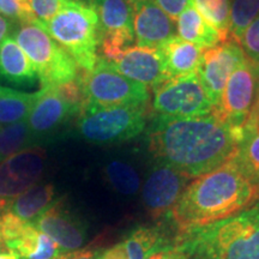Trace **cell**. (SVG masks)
Returning a JSON list of instances; mask_svg holds the SVG:
<instances>
[{
    "instance_id": "cell-40",
    "label": "cell",
    "mask_w": 259,
    "mask_h": 259,
    "mask_svg": "<svg viewBox=\"0 0 259 259\" xmlns=\"http://www.w3.org/2000/svg\"><path fill=\"white\" fill-rule=\"evenodd\" d=\"M251 127L259 128V105H258L257 108L254 109V112L252 113V116H251L250 121H248L247 128H251Z\"/></svg>"
},
{
    "instance_id": "cell-2",
    "label": "cell",
    "mask_w": 259,
    "mask_h": 259,
    "mask_svg": "<svg viewBox=\"0 0 259 259\" xmlns=\"http://www.w3.org/2000/svg\"><path fill=\"white\" fill-rule=\"evenodd\" d=\"M258 200L259 187L232 158L190 181L169 218L178 232L186 233L235 215Z\"/></svg>"
},
{
    "instance_id": "cell-34",
    "label": "cell",
    "mask_w": 259,
    "mask_h": 259,
    "mask_svg": "<svg viewBox=\"0 0 259 259\" xmlns=\"http://www.w3.org/2000/svg\"><path fill=\"white\" fill-rule=\"evenodd\" d=\"M161 10H163L171 19L177 21L178 16L189 5L190 0H151Z\"/></svg>"
},
{
    "instance_id": "cell-17",
    "label": "cell",
    "mask_w": 259,
    "mask_h": 259,
    "mask_svg": "<svg viewBox=\"0 0 259 259\" xmlns=\"http://www.w3.org/2000/svg\"><path fill=\"white\" fill-rule=\"evenodd\" d=\"M109 64L125 77L145 87L154 88L167 79L157 48L128 46L118 59Z\"/></svg>"
},
{
    "instance_id": "cell-27",
    "label": "cell",
    "mask_w": 259,
    "mask_h": 259,
    "mask_svg": "<svg viewBox=\"0 0 259 259\" xmlns=\"http://www.w3.org/2000/svg\"><path fill=\"white\" fill-rule=\"evenodd\" d=\"M27 120L0 126V163L18 151L34 147Z\"/></svg>"
},
{
    "instance_id": "cell-39",
    "label": "cell",
    "mask_w": 259,
    "mask_h": 259,
    "mask_svg": "<svg viewBox=\"0 0 259 259\" xmlns=\"http://www.w3.org/2000/svg\"><path fill=\"white\" fill-rule=\"evenodd\" d=\"M12 28H14V23L11 19L0 14V45L5 38H8V35L12 31Z\"/></svg>"
},
{
    "instance_id": "cell-4",
    "label": "cell",
    "mask_w": 259,
    "mask_h": 259,
    "mask_svg": "<svg viewBox=\"0 0 259 259\" xmlns=\"http://www.w3.org/2000/svg\"><path fill=\"white\" fill-rule=\"evenodd\" d=\"M42 25L79 69L89 72L95 67L99 60L100 27L94 6L69 0L50 22Z\"/></svg>"
},
{
    "instance_id": "cell-38",
    "label": "cell",
    "mask_w": 259,
    "mask_h": 259,
    "mask_svg": "<svg viewBox=\"0 0 259 259\" xmlns=\"http://www.w3.org/2000/svg\"><path fill=\"white\" fill-rule=\"evenodd\" d=\"M0 14L18 23V14L14 0H0Z\"/></svg>"
},
{
    "instance_id": "cell-29",
    "label": "cell",
    "mask_w": 259,
    "mask_h": 259,
    "mask_svg": "<svg viewBox=\"0 0 259 259\" xmlns=\"http://www.w3.org/2000/svg\"><path fill=\"white\" fill-rule=\"evenodd\" d=\"M200 16L219 32L221 40L229 38V0H192Z\"/></svg>"
},
{
    "instance_id": "cell-16",
    "label": "cell",
    "mask_w": 259,
    "mask_h": 259,
    "mask_svg": "<svg viewBox=\"0 0 259 259\" xmlns=\"http://www.w3.org/2000/svg\"><path fill=\"white\" fill-rule=\"evenodd\" d=\"M79 112L58 95L53 87L42 88L27 122L34 142L54 134Z\"/></svg>"
},
{
    "instance_id": "cell-18",
    "label": "cell",
    "mask_w": 259,
    "mask_h": 259,
    "mask_svg": "<svg viewBox=\"0 0 259 259\" xmlns=\"http://www.w3.org/2000/svg\"><path fill=\"white\" fill-rule=\"evenodd\" d=\"M167 79L198 72L204 50L179 36H174L157 48Z\"/></svg>"
},
{
    "instance_id": "cell-43",
    "label": "cell",
    "mask_w": 259,
    "mask_h": 259,
    "mask_svg": "<svg viewBox=\"0 0 259 259\" xmlns=\"http://www.w3.org/2000/svg\"><path fill=\"white\" fill-rule=\"evenodd\" d=\"M258 76H259V70H258ZM259 105V80H258V92H257V99H255V103H254V107H253V111H252V113L254 112V109L257 108ZM252 116V115H251Z\"/></svg>"
},
{
    "instance_id": "cell-23",
    "label": "cell",
    "mask_w": 259,
    "mask_h": 259,
    "mask_svg": "<svg viewBox=\"0 0 259 259\" xmlns=\"http://www.w3.org/2000/svg\"><path fill=\"white\" fill-rule=\"evenodd\" d=\"M56 190L52 184H35L10 203L9 210L23 222L31 223L53 204Z\"/></svg>"
},
{
    "instance_id": "cell-24",
    "label": "cell",
    "mask_w": 259,
    "mask_h": 259,
    "mask_svg": "<svg viewBox=\"0 0 259 259\" xmlns=\"http://www.w3.org/2000/svg\"><path fill=\"white\" fill-rule=\"evenodd\" d=\"M40 92L23 93L0 85V126L27 120Z\"/></svg>"
},
{
    "instance_id": "cell-1",
    "label": "cell",
    "mask_w": 259,
    "mask_h": 259,
    "mask_svg": "<svg viewBox=\"0 0 259 259\" xmlns=\"http://www.w3.org/2000/svg\"><path fill=\"white\" fill-rule=\"evenodd\" d=\"M149 150L190 179L221 167L235 156L241 138L209 114L197 118L156 115L148 132Z\"/></svg>"
},
{
    "instance_id": "cell-22",
    "label": "cell",
    "mask_w": 259,
    "mask_h": 259,
    "mask_svg": "<svg viewBox=\"0 0 259 259\" xmlns=\"http://www.w3.org/2000/svg\"><path fill=\"white\" fill-rule=\"evenodd\" d=\"M178 236L170 239L161 226H139L130 232L121 242L128 259H147L160 248L176 241Z\"/></svg>"
},
{
    "instance_id": "cell-14",
    "label": "cell",
    "mask_w": 259,
    "mask_h": 259,
    "mask_svg": "<svg viewBox=\"0 0 259 259\" xmlns=\"http://www.w3.org/2000/svg\"><path fill=\"white\" fill-rule=\"evenodd\" d=\"M31 225L53 239L63 252L80 250L87 241L85 223L63 202L56 200Z\"/></svg>"
},
{
    "instance_id": "cell-11",
    "label": "cell",
    "mask_w": 259,
    "mask_h": 259,
    "mask_svg": "<svg viewBox=\"0 0 259 259\" xmlns=\"http://www.w3.org/2000/svg\"><path fill=\"white\" fill-rule=\"evenodd\" d=\"M46 153L38 147L18 151L0 163V208L9 209L19 194L38 183L45 170Z\"/></svg>"
},
{
    "instance_id": "cell-20",
    "label": "cell",
    "mask_w": 259,
    "mask_h": 259,
    "mask_svg": "<svg viewBox=\"0 0 259 259\" xmlns=\"http://www.w3.org/2000/svg\"><path fill=\"white\" fill-rule=\"evenodd\" d=\"M177 32L183 40L189 41L202 50H209L222 42L216 29H213L194 8L192 0H190L189 5L178 16Z\"/></svg>"
},
{
    "instance_id": "cell-31",
    "label": "cell",
    "mask_w": 259,
    "mask_h": 259,
    "mask_svg": "<svg viewBox=\"0 0 259 259\" xmlns=\"http://www.w3.org/2000/svg\"><path fill=\"white\" fill-rule=\"evenodd\" d=\"M53 88L65 102L69 103L70 106H72L73 108H76L80 113L84 106V93L79 73L76 79L59 84V85L53 87Z\"/></svg>"
},
{
    "instance_id": "cell-3",
    "label": "cell",
    "mask_w": 259,
    "mask_h": 259,
    "mask_svg": "<svg viewBox=\"0 0 259 259\" xmlns=\"http://www.w3.org/2000/svg\"><path fill=\"white\" fill-rule=\"evenodd\" d=\"M179 234L192 259H259V200L221 221Z\"/></svg>"
},
{
    "instance_id": "cell-8",
    "label": "cell",
    "mask_w": 259,
    "mask_h": 259,
    "mask_svg": "<svg viewBox=\"0 0 259 259\" xmlns=\"http://www.w3.org/2000/svg\"><path fill=\"white\" fill-rule=\"evenodd\" d=\"M258 70L245 58L229 76L220 103L213 108L212 114L232 127L239 137L245 138L246 128L257 99Z\"/></svg>"
},
{
    "instance_id": "cell-42",
    "label": "cell",
    "mask_w": 259,
    "mask_h": 259,
    "mask_svg": "<svg viewBox=\"0 0 259 259\" xmlns=\"http://www.w3.org/2000/svg\"><path fill=\"white\" fill-rule=\"evenodd\" d=\"M74 2H78V3H82V4L94 6V3H95V0H74Z\"/></svg>"
},
{
    "instance_id": "cell-36",
    "label": "cell",
    "mask_w": 259,
    "mask_h": 259,
    "mask_svg": "<svg viewBox=\"0 0 259 259\" xmlns=\"http://www.w3.org/2000/svg\"><path fill=\"white\" fill-rule=\"evenodd\" d=\"M102 251L94 248V250H89V248H80L77 251L71 252H64L61 253L57 259H100L101 257Z\"/></svg>"
},
{
    "instance_id": "cell-6",
    "label": "cell",
    "mask_w": 259,
    "mask_h": 259,
    "mask_svg": "<svg viewBox=\"0 0 259 259\" xmlns=\"http://www.w3.org/2000/svg\"><path fill=\"white\" fill-rule=\"evenodd\" d=\"M145 111V105L84 106L77 121V131L84 141L97 145L131 141L147 126Z\"/></svg>"
},
{
    "instance_id": "cell-44",
    "label": "cell",
    "mask_w": 259,
    "mask_h": 259,
    "mask_svg": "<svg viewBox=\"0 0 259 259\" xmlns=\"http://www.w3.org/2000/svg\"><path fill=\"white\" fill-rule=\"evenodd\" d=\"M126 2H127L131 6H134L135 4H137L138 2H141V0H126Z\"/></svg>"
},
{
    "instance_id": "cell-12",
    "label": "cell",
    "mask_w": 259,
    "mask_h": 259,
    "mask_svg": "<svg viewBox=\"0 0 259 259\" xmlns=\"http://www.w3.org/2000/svg\"><path fill=\"white\" fill-rule=\"evenodd\" d=\"M190 180L174 167L156 161L142 187V200L149 215L156 220L169 218Z\"/></svg>"
},
{
    "instance_id": "cell-10",
    "label": "cell",
    "mask_w": 259,
    "mask_h": 259,
    "mask_svg": "<svg viewBox=\"0 0 259 259\" xmlns=\"http://www.w3.org/2000/svg\"><path fill=\"white\" fill-rule=\"evenodd\" d=\"M102 59L114 61L135 40L132 6L126 0H95Z\"/></svg>"
},
{
    "instance_id": "cell-33",
    "label": "cell",
    "mask_w": 259,
    "mask_h": 259,
    "mask_svg": "<svg viewBox=\"0 0 259 259\" xmlns=\"http://www.w3.org/2000/svg\"><path fill=\"white\" fill-rule=\"evenodd\" d=\"M147 259H192V254L179 234L176 241L160 248Z\"/></svg>"
},
{
    "instance_id": "cell-19",
    "label": "cell",
    "mask_w": 259,
    "mask_h": 259,
    "mask_svg": "<svg viewBox=\"0 0 259 259\" xmlns=\"http://www.w3.org/2000/svg\"><path fill=\"white\" fill-rule=\"evenodd\" d=\"M0 77L15 85H30L37 78L30 60L12 37L0 45Z\"/></svg>"
},
{
    "instance_id": "cell-21",
    "label": "cell",
    "mask_w": 259,
    "mask_h": 259,
    "mask_svg": "<svg viewBox=\"0 0 259 259\" xmlns=\"http://www.w3.org/2000/svg\"><path fill=\"white\" fill-rule=\"evenodd\" d=\"M6 250L16 252L21 259H57L64 253L53 239L31 223H27L21 235Z\"/></svg>"
},
{
    "instance_id": "cell-25",
    "label": "cell",
    "mask_w": 259,
    "mask_h": 259,
    "mask_svg": "<svg viewBox=\"0 0 259 259\" xmlns=\"http://www.w3.org/2000/svg\"><path fill=\"white\" fill-rule=\"evenodd\" d=\"M233 160L242 173L259 187V128L248 130Z\"/></svg>"
},
{
    "instance_id": "cell-30",
    "label": "cell",
    "mask_w": 259,
    "mask_h": 259,
    "mask_svg": "<svg viewBox=\"0 0 259 259\" xmlns=\"http://www.w3.org/2000/svg\"><path fill=\"white\" fill-rule=\"evenodd\" d=\"M236 44L244 52L246 59L259 70V16L246 29Z\"/></svg>"
},
{
    "instance_id": "cell-15",
    "label": "cell",
    "mask_w": 259,
    "mask_h": 259,
    "mask_svg": "<svg viewBox=\"0 0 259 259\" xmlns=\"http://www.w3.org/2000/svg\"><path fill=\"white\" fill-rule=\"evenodd\" d=\"M132 25L137 46L158 48L176 36V21L151 0H141L132 6Z\"/></svg>"
},
{
    "instance_id": "cell-28",
    "label": "cell",
    "mask_w": 259,
    "mask_h": 259,
    "mask_svg": "<svg viewBox=\"0 0 259 259\" xmlns=\"http://www.w3.org/2000/svg\"><path fill=\"white\" fill-rule=\"evenodd\" d=\"M259 16V0H229V38L238 42Z\"/></svg>"
},
{
    "instance_id": "cell-9",
    "label": "cell",
    "mask_w": 259,
    "mask_h": 259,
    "mask_svg": "<svg viewBox=\"0 0 259 259\" xmlns=\"http://www.w3.org/2000/svg\"><path fill=\"white\" fill-rule=\"evenodd\" d=\"M151 106L157 115L197 118L211 114L213 103L200 82L198 73L166 79L153 88Z\"/></svg>"
},
{
    "instance_id": "cell-41",
    "label": "cell",
    "mask_w": 259,
    "mask_h": 259,
    "mask_svg": "<svg viewBox=\"0 0 259 259\" xmlns=\"http://www.w3.org/2000/svg\"><path fill=\"white\" fill-rule=\"evenodd\" d=\"M0 259H21L19 255L14 251L0 252Z\"/></svg>"
},
{
    "instance_id": "cell-35",
    "label": "cell",
    "mask_w": 259,
    "mask_h": 259,
    "mask_svg": "<svg viewBox=\"0 0 259 259\" xmlns=\"http://www.w3.org/2000/svg\"><path fill=\"white\" fill-rule=\"evenodd\" d=\"M18 14V23H28L36 21L34 10H32V0H14Z\"/></svg>"
},
{
    "instance_id": "cell-13",
    "label": "cell",
    "mask_w": 259,
    "mask_h": 259,
    "mask_svg": "<svg viewBox=\"0 0 259 259\" xmlns=\"http://www.w3.org/2000/svg\"><path fill=\"white\" fill-rule=\"evenodd\" d=\"M245 58L240 46L231 38L221 42L218 46L204 50L197 73L204 89L211 99L213 108L220 103L231 73Z\"/></svg>"
},
{
    "instance_id": "cell-26",
    "label": "cell",
    "mask_w": 259,
    "mask_h": 259,
    "mask_svg": "<svg viewBox=\"0 0 259 259\" xmlns=\"http://www.w3.org/2000/svg\"><path fill=\"white\" fill-rule=\"evenodd\" d=\"M105 176L116 192L124 196H135L141 190V178L138 171L127 162L113 160L106 164Z\"/></svg>"
},
{
    "instance_id": "cell-37",
    "label": "cell",
    "mask_w": 259,
    "mask_h": 259,
    "mask_svg": "<svg viewBox=\"0 0 259 259\" xmlns=\"http://www.w3.org/2000/svg\"><path fill=\"white\" fill-rule=\"evenodd\" d=\"M100 259H128L126 250L122 245V242H118V244L112 246L108 250L102 251L101 257Z\"/></svg>"
},
{
    "instance_id": "cell-7",
    "label": "cell",
    "mask_w": 259,
    "mask_h": 259,
    "mask_svg": "<svg viewBox=\"0 0 259 259\" xmlns=\"http://www.w3.org/2000/svg\"><path fill=\"white\" fill-rule=\"evenodd\" d=\"M79 77L84 93V106L147 105L150 99L147 87L118 72L102 58H99L92 71H84Z\"/></svg>"
},
{
    "instance_id": "cell-5",
    "label": "cell",
    "mask_w": 259,
    "mask_h": 259,
    "mask_svg": "<svg viewBox=\"0 0 259 259\" xmlns=\"http://www.w3.org/2000/svg\"><path fill=\"white\" fill-rule=\"evenodd\" d=\"M12 36L30 60L42 88L57 87L78 77L72 57L52 38L40 22L18 23Z\"/></svg>"
},
{
    "instance_id": "cell-32",
    "label": "cell",
    "mask_w": 259,
    "mask_h": 259,
    "mask_svg": "<svg viewBox=\"0 0 259 259\" xmlns=\"http://www.w3.org/2000/svg\"><path fill=\"white\" fill-rule=\"evenodd\" d=\"M67 3L69 0H32V10L37 21L45 24L50 22Z\"/></svg>"
}]
</instances>
